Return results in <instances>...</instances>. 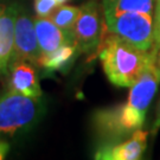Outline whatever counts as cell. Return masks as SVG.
<instances>
[{"label":"cell","mask_w":160,"mask_h":160,"mask_svg":"<svg viewBox=\"0 0 160 160\" xmlns=\"http://www.w3.org/2000/svg\"><path fill=\"white\" fill-rule=\"evenodd\" d=\"M97 50L104 74L114 86L121 88L133 86L158 56L154 46L151 50L139 49L109 30L108 36L102 31Z\"/></svg>","instance_id":"1"},{"label":"cell","mask_w":160,"mask_h":160,"mask_svg":"<svg viewBox=\"0 0 160 160\" xmlns=\"http://www.w3.org/2000/svg\"><path fill=\"white\" fill-rule=\"evenodd\" d=\"M44 107L39 98L8 90L0 96V134L14 135L30 129L40 119Z\"/></svg>","instance_id":"2"},{"label":"cell","mask_w":160,"mask_h":160,"mask_svg":"<svg viewBox=\"0 0 160 160\" xmlns=\"http://www.w3.org/2000/svg\"><path fill=\"white\" fill-rule=\"evenodd\" d=\"M145 116V114L123 103L96 110L92 122L98 137L103 140V145H114L141 128Z\"/></svg>","instance_id":"3"},{"label":"cell","mask_w":160,"mask_h":160,"mask_svg":"<svg viewBox=\"0 0 160 160\" xmlns=\"http://www.w3.org/2000/svg\"><path fill=\"white\" fill-rule=\"evenodd\" d=\"M104 24L110 32L120 36L142 50H151L154 42V23L148 13L122 12L104 14Z\"/></svg>","instance_id":"4"},{"label":"cell","mask_w":160,"mask_h":160,"mask_svg":"<svg viewBox=\"0 0 160 160\" xmlns=\"http://www.w3.org/2000/svg\"><path fill=\"white\" fill-rule=\"evenodd\" d=\"M40 57L42 51L36 34L34 20L20 7L16 20L14 45L10 67L18 62H29L33 65H39Z\"/></svg>","instance_id":"5"},{"label":"cell","mask_w":160,"mask_h":160,"mask_svg":"<svg viewBox=\"0 0 160 160\" xmlns=\"http://www.w3.org/2000/svg\"><path fill=\"white\" fill-rule=\"evenodd\" d=\"M102 31L97 4L94 0L87 1L81 7V13L74 29L78 52L90 53L96 50L101 42Z\"/></svg>","instance_id":"6"},{"label":"cell","mask_w":160,"mask_h":160,"mask_svg":"<svg viewBox=\"0 0 160 160\" xmlns=\"http://www.w3.org/2000/svg\"><path fill=\"white\" fill-rule=\"evenodd\" d=\"M148 133L139 128L122 142L102 145L95 153L96 159L103 160H137L141 159L147 145Z\"/></svg>","instance_id":"7"},{"label":"cell","mask_w":160,"mask_h":160,"mask_svg":"<svg viewBox=\"0 0 160 160\" xmlns=\"http://www.w3.org/2000/svg\"><path fill=\"white\" fill-rule=\"evenodd\" d=\"M160 83V68L152 63L131 87L127 104L139 113L146 115L147 108Z\"/></svg>","instance_id":"8"},{"label":"cell","mask_w":160,"mask_h":160,"mask_svg":"<svg viewBox=\"0 0 160 160\" xmlns=\"http://www.w3.org/2000/svg\"><path fill=\"white\" fill-rule=\"evenodd\" d=\"M20 6L17 4H0V75L7 72L10 68L13 45L14 28Z\"/></svg>","instance_id":"9"},{"label":"cell","mask_w":160,"mask_h":160,"mask_svg":"<svg viewBox=\"0 0 160 160\" xmlns=\"http://www.w3.org/2000/svg\"><path fill=\"white\" fill-rule=\"evenodd\" d=\"M34 28L42 55L50 53L65 44H76L75 32L62 30L50 18L37 17L34 19Z\"/></svg>","instance_id":"10"},{"label":"cell","mask_w":160,"mask_h":160,"mask_svg":"<svg viewBox=\"0 0 160 160\" xmlns=\"http://www.w3.org/2000/svg\"><path fill=\"white\" fill-rule=\"evenodd\" d=\"M10 68L11 77L8 81V90L34 98L42 97V89L32 64L29 62H18L12 64Z\"/></svg>","instance_id":"11"},{"label":"cell","mask_w":160,"mask_h":160,"mask_svg":"<svg viewBox=\"0 0 160 160\" xmlns=\"http://www.w3.org/2000/svg\"><path fill=\"white\" fill-rule=\"evenodd\" d=\"M77 52L78 49L76 44H65L59 46L55 51L42 55L39 67L50 72L67 70L74 62Z\"/></svg>","instance_id":"12"},{"label":"cell","mask_w":160,"mask_h":160,"mask_svg":"<svg viewBox=\"0 0 160 160\" xmlns=\"http://www.w3.org/2000/svg\"><path fill=\"white\" fill-rule=\"evenodd\" d=\"M80 13L81 7L70 5H59L52 12L51 16L49 18L62 30L74 32L75 24L78 19Z\"/></svg>","instance_id":"13"},{"label":"cell","mask_w":160,"mask_h":160,"mask_svg":"<svg viewBox=\"0 0 160 160\" xmlns=\"http://www.w3.org/2000/svg\"><path fill=\"white\" fill-rule=\"evenodd\" d=\"M154 0H116L112 7L104 10V14H115L122 12H140L153 14Z\"/></svg>","instance_id":"14"},{"label":"cell","mask_w":160,"mask_h":160,"mask_svg":"<svg viewBox=\"0 0 160 160\" xmlns=\"http://www.w3.org/2000/svg\"><path fill=\"white\" fill-rule=\"evenodd\" d=\"M58 6L56 0H34V12L40 18H49Z\"/></svg>","instance_id":"15"},{"label":"cell","mask_w":160,"mask_h":160,"mask_svg":"<svg viewBox=\"0 0 160 160\" xmlns=\"http://www.w3.org/2000/svg\"><path fill=\"white\" fill-rule=\"evenodd\" d=\"M153 46L159 51L160 50V0L157 2L155 7V17H154V42Z\"/></svg>","instance_id":"16"},{"label":"cell","mask_w":160,"mask_h":160,"mask_svg":"<svg viewBox=\"0 0 160 160\" xmlns=\"http://www.w3.org/2000/svg\"><path fill=\"white\" fill-rule=\"evenodd\" d=\"M10 149V145L7 141H5L4 139H0V160L5 159L6 154L8 153Z\"/></svg>","instance_id":"17"},{"label":"cell","mask_w":160,"mask_h":160,"mask_svg":"<svg viewBox=\"0 0 160 160\" xmlns=\"http://www.w3.org/2000/svg\"><path fill=\"white\" fill-rule=\"evenodd\" d=\"M160 128V108H159V115H158V119L157 121L154 122V125H153V128H152V134L155 135V133L158 132V129Z\"/></svg>","instance_id":"18"},{"label":"cell","mask_w":160,"mask_h":160,"mask_svg":"<svg viewBox=\"0 0 160 160\" xmlns=\"http://www.w3.org/2000/svg\"><path fill=\"white\" fill-rule=\"evenodd\" d=\"M103 1V10H107L109 7H112V6L115 4V1L116 0H102Z\"/></svg>","instance_id":"19"},{"label":"cell","mask_w":160,"mask_h":160,"mask_svg":"<svg viewBox=\"0 0 160 160\" xmlns=\"http://www.w3.org/2000/svg\"><path fill=\"white\" fill-rule=\"evenodd\" d=\"M56 1H57L59 5H63V4H65V2H67V1H69V0H56Z\"/></svg>","instance_id":"20"},{"label":"cell","mask_w":160,"mask_h":160,"mask_svg":"<svg viewBox=\"0 0 160 160\" xmlns=\"http://www.w3.org/2000/svg\"><path fill=\"white\" fill-rule=\"evenodd\" d=\"M158 62H159V65H160V51H159V53H158Z\"/></svg>","instance_id":"21"}]
</instances>
